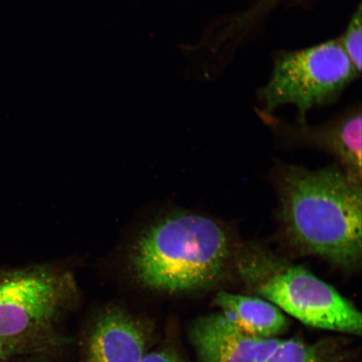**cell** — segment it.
<instances>
[{
	"instance_id": "6da1fadb",
	"label": "cell",
	"mask_w": 362,
	"mask_h": 362,
	"mask_svg": "<svg viewBox=\"0 0 362 362\" xmlns=\"http://www.w3.org/2000/svg\"><path fill=\"white\" fill-rule=\"evenodd\" d=\"M279 217L288 245L337 268H361V180L341 167L284 165L276 175Z\"/></svg>"
},
{
	"instance_id": "7a4b0ae2",
	"label": "cell",
	"mask_w": 362,
	"mask_h": 362,
	"mask_svg": "<svg viewBox=\"0 0 362 362\" xmlns=\"http://www.w3.org/2000/svg\"><path fill=\"white\" fill-rule=\"evenodd\" d=\"M239 243L210 216L179 212L151 226L133 249L136 281L158 293H188L210 288L234 269Z\"/></svg>"
},
{
	"instance_id": "3957f363",
	"label": "cell",
	"mask_w": 362,
	"mask_h": 362,
	"mask_svg": "<svg viewBox=\"0 0 362 362\" xmlns=\"http://www.w3.org/2000/svg\"><path fill=\"white\" fill-rule=\"evenodd\" d=\"M234 269L257 296L308 327L361 336V311L310 270L253 243L239 244Z\"/></svg>"
},
{
	"instance_id": "277c9868",
	"label": "cell",
	"mask_w": 362,
	"mask_h": 362,
	"mask_svg": "<svg viewBox=\"0 0 362 362\" xmlns=\"http://www.w3.org/2000/svg\"><path fill=\"white\" fill-rule=\"evenodd\" d=\"M358 74L338 42L285 54L259 93L262 115L291 104L298 108L300 124H305L308 111L333 101Z\"/></svg>"
},
{
	"instance_id": "5b68a950",
	"label": "cell",
	"mask_w": 362,
	"mask_h": 362,
	"mask_svg": "<svg viewBox=\"0 0 362 362\" xmlns=\"http://www.w3.org/2000/svg\"><path fill=\"white\" fill-rule=\"evenodd\" d=\"M71 275L39 268L0 275V339L26 345L49 328L76 294Z\"/></svg>"
},
{
	"instance_id": "8992f818",
	"label": "cell",
	"mask_w": 362,
	"mask_h": 362,
	"mask_svg": "<svg viewBox=\"0 0 362 362\" xmlns=\"http://www.w3.org/2000/svg\"><path fill=\"white\" fill-rule=\"evenodd\" d=\"M189 339L198 362H262L283 341L252 337L220 311L194 320Z\"/></svg>"
},
{
	"instance_id": "52a82bcc",
	"label": "cell",
	"mask_w": 362,
	"mask_h": 362,
	"mask_svg": "<svg viewBox=\"0 0 362 362\" xmlns=\"http://www.w3.org/2000/svg\"><path fill=\"white\" fill-rule=\"evenodd\" d=\"M276 133L294 143L320 148L337 157L341 168L361 180V113L352 110L319 126L289 125L262 115Z\"/></svg>"
},
{
	"instance_id": "ba28073f",
	"label": "cell",
	"mask_w": 362,
	"mask_h": 362,
	"mask_svg": "<svg viewBox=\"0 0 362 362\" xmlns=\"http://www.w3.org/2000/svg\"><path fill=\"white\" fill-rule=\"evenodd\" d=\"M148 343L141 320L120 308H108L90 330L86 362H140L149 352Z\"/></svg>"
},
{
	"instance_id": "9c48e42d",
	"label": "cell",
	"mask_w": 362,
	"mask_h": 362,
	"mask_svg": "<svg viewBox=\"0 0 362 362\" xmlns=\"http://www.w3.org/2000/svg\"><path fill=\"white\" fill-rule=\"evenodd\" d=\"M214 304L240 329L252 337L279 338L289 327L286 315L259 296L221 291L216 293Z\"/></svg>"
},
{
	"instance_id": "30bf717a",
	"label": "cell",
	"mask_w": 362,
	"mask_h": 362,
	"mask_svg": "<svg viewBox=\"0 0 362 362\" xmlns=\"http://www.w3.org/2000/svg\"><path fill=\"white\" fill-rule=\"evenodd\" d=\"M341 339H325L308 343L297 339H283L262 362H339L345 357Z\"/></svg>"
},
{
	"instance_id": "8fae6325",
	"label": "cell",
	"mask_w": 362,
	"mask_h": 362,
	"mask_svg": "<svg viewBox=\"0 0 362 362\" xmlns=\"http://www.w3.org/2000/svg\"><path fill=\"white\" fill-rule=\"evenodd\" d=\"M344 51L359 72L361 70V7L355 13L341 42Z\"/></svg>"
},
{
	"instance_id": "7c38bea8",
	"label": "cell",
	"mask_w": 362,
	"mask_h": 362,
	"mask_svg": "<svg viewBox=\"0 0 362 362\" xmlns=\"http://www.w3.org/2000/svg\"><path fill=\"white\" fill-rule=\"evenodd\" d=\"M140 362H185L177 351L171 348H163L149 351Z\"/></svg>"
},
{
	"instance_id": "4fadbf2b",
	"label": "cell",
	"mask_w": 362,
	"mask_h": 362,
	"mask_svg": "<svg viewBox=\"0 0 362 362\" xmlns=\"http://www.w3.org/2000/svg\"><path fill=\"white\" fill-rule=\"evenodd\" d=\"M25 344L0 339V362H6L18 352L26 349Z\"/></svg>"
}]
</instances>
